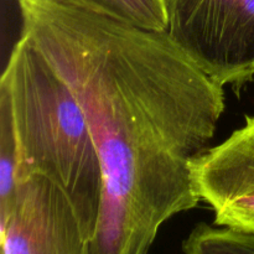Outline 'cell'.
<instances>
[{"label":"cell","instance_id":"4","mask_svg":"<svg viewBox=\"0 0 254 254\" xmlns=\"http://www.w3.org/2000/svg\"><path fill=\"white\" fill-rule=\"evenodd\" d=\"M92 237L66 193L44 176L17 184L0 215L1 254H88Z\"/></svg>","mask_w":254,"mask_h":254},{"label":"cell","instance_id":"5","mask_svg":"<svg viewBox=\"0 0 254 254\" xmlns=\"http://www.w3.org/2000/svg\"><path fill=\"white\" fill-rule=\"evenodd\" d=\"M191 174L200 201L212 210L215 225L254 232V116L196 156Z\"/></svg>","mask_w":254,"mask_h":254},{"label":"cell","instance_id":"1","mask_svg":"<svg viewBox=\"0 0 254 254\" xmlns=\"http://www.w3.org/2000/svg\"><path fill=\"white\" fill-rule=\"evenodd\" d=\"M22 32L67 82L88 119L103 175L88 254H148L161 226L197 207L191 163L225 112L223 86L166 31L69 0H17Z\"/></svg>","mask_w":254,"mask_h":254},{"label":"cell","instance_id":"8","mask_svg":"<svg viewBox=\"0 0 254 254\" xmlns=\"http://www.w3.org/2000/svg\"><path fill=\"white\" fill-rule=\"evenodd\" d=\"M17 143L7 93L0 88V215L11 207L16 197Z\"/></svg>","mask_w":254,"mask_h":254},{"label":"cell","instance_id":"7","mask_svg":"<svg viewBox=\"0 0 254 254\" xmlns=\"http://www.w3.org/2000/svg\"><path fill=\"white\" fill-rule=\"evenodd\" d=\"M185 254H254V232L200 222L183 242Z\"/></svg>","mask_w":254,"mask_h":254},{"label":"cell","instance_id":"3","mask_svg":"<svg viewBox=\"0 0 254 254\" xmlns=\"http://www.w3.org/2000/svg\"><path fill=\"white\" fill-rule=\"evenodd\" d=\"M168 32L221 86L254 81V0H166Z\"/></svg>","mask_w":254,"mask_h":254},{"label":"cell","instance_id":"6","mask_svg":"<svg viewBox=\"0 0 254 254\" xmlns=\"http://www.w3.org/2000/svg\"><path fill=\"white\" fill-rule=\"evenodd\" d=\"M91 11L150 31L168 30L166 0H69Z\"/></svg>","mask_w":254,"mask_h":254},{"label":"cell","instance_id":"2","mask_svg":"<svg viewBox=\"0 0 254 254\" xmlns=\"http://www.w3.org/2000/svg\"><path fill=\"white\" fill-rule=\"evenodd\" d=\"M17 143V184L44 176L68 197L82 225L96 233L103 195L102 166L76 94L21 34L1 74Z\"/></svg>","mask_w":254,"mask_h":254}]
</instances>
